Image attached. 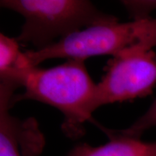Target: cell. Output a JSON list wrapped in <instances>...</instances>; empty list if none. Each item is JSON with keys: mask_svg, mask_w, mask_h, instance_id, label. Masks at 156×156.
Segmentation results:
<instances>
[{"mask_svg": "<svg viewBox=\"0 0 156 156\" xmlns=\"http://www.w3.org/2000/svg\"><path fill=\"white\" fill-rule=\"evenodd\" d=\"M1 80L15 81L25 90L21 94H14L12 105L23 100L50 105L64 114L62 129L66 136L77 139L83 135L85 123L91 118L88 109L96 86L84 60L68 59L48 69L31 67Z\"/></svg>", "mask_w": 156, "mask_h": 156, "instance_id": "6da1fadb", "label": "cell"}, {"mask_svg": "<svg viewBox=\"0 0 156 156\" xmlns=\"http://www.w3.org/2000/svg\"><path fill=\"white\" fill-rule=\"evenodd\" d=\"M2 7L20 14L25 23L16 40L40 50L94 25L114 23V15L86 0H2Z\"/></svg>", "mask_w": 156, "mask_h": 156, "instance_id": "7a4b0ae2", "label": "cell"}, {"mask_svg": "<svg viewBox=\"0 0 156 156\" xmlns=\"http://www.w3.org/2000/svg\"><path fill=\"white\" fill-rule=\"evenodd\" d=\"M156 46V19L148 17L128 23H102L74 33L40 50L25 55L33 67L50 58L82 59L95 56H115L128 48Z\"/></svg>", "mask_w": 156, "mask_h": 156, "instance_id": "3957f363", "label": "cell"}, {"mask_svg": "<svg viewBox=\"0 0 156 156\" xmlns=\"http://www.w3.org/2000/svg\"><path fill=\"white\" fill-rule=\"evenodd\" d=\"M155 85V54L145 47L128 48L109 60L106 74L96 84L89 114L109 103L151 95Z\"/></svg>", "mask_w": 156, "mask_h": 156, "instance_id": "277c9868", "label": "cell"}, {"mask_svg": "<svg viewBox=\"0 0 156 156\" xmlns=\"http://www.w3.org/2000/svg\"><path fill=\"white\" fill-rule=\"evenodd\" d=\"M19 86L9 80L0 84V156H21L20 146L26 142V129L29 125L12 116L9 109L13 106L11 99Z\"/></svg>", "mask_w": 156, "mask_h": 156, "instance_id": "5b68a950", "label": "cell"}, {"mask_svg": "<svg viewBox=\"0 0 156 156\" xmlns=\"http://www.w3.org/2000/svg\"><path fill=\"white\" fill-rule=\"evenodd\" d=\"M109 141L93 147L87 143L75 146L67 156H156V142H145L120 131L103 129Z\"/></svg>", "mask_w": 156, "mask_h": 156, "instance_id": "8992f818", "label": "cell"}, {"mask_svg": "<svg viewBox=\"0 0 156 156\" xmlns=\"http://www.w3.org/2000/svg\"><path fill=\"white\" fill-rule=\"evenodd\" d=\"M31 67L25 52L20 49L16 38L0 34V77Z\"/></svg>", "mask_w": 156, "mask_h": 156, "instance_id": "52a82bcc", "label": "cell"}, {"mask_svg": "<svg viewBox=\"0 0 156 156\" xmlns=\"http://www.w3.org/2000/svg\"><path fill=\"white\" fill-rule=\"evenodd\" d=\"M156 126V98L152 103L145 114L140 116L129 127L120 130L122 133L126 135L140 138L146 130Z\"/></svg>", "mask_w": 156, "mask_h": 156, "instance_id": "ba28073f", "label": "cell"}, {"mask_svg": "<svg viewBox=\"0 0 156 156\" xmlns=\"http://www.w3.org/2000/svg\"><path fill=\"white\" fill-rule=\"evenodd\" d=\"M122 2L134 20L151 17L148 14L156 9V1H124Z\"/></svg>", "mask_w": 156, "mask_h": 156, "instance_id": "9c48e42d", "label": "cell"}]
</instances>
